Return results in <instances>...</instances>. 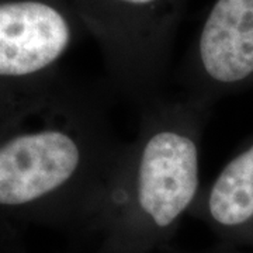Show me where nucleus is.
Here are the masks:
<instances>
[{"mask_svg": "<svg viewBox=\"0 0 253 253\" xmlns=\"http://www.w3.org/2000/svg\"><path fill=\"white\" fill-rule=\"evenodd\" d=\"M207 104L180 94L139 107L87 232L93 253H166L203 190L201 146Z\"/></svg>", "mask_w": 253, "mask_h": 253, "instance_id": "f257e3e1", "label": "nucleus"}, {"mask_svg": "<svg viewBox=\"0 0 253 253\" xmlns=\"http://www.w3.org/2000/svg\"><path fill=\"white\" fill-rule=\"evenodd\" d=\"M111 86L139 107L162 96L187 0H69Z\"/></svg>", "mask_w": 253, "mask_h": 253, "instance_id": "f03ea898", "label": "nucleus"}, {"mask_svg": "<svg viewBox=\"0 0 253 253\" xmlns=\"http://www.w3.org/2000/svg\"><path fill=\"white\" fill-rule=\"evenodd\" d=\"M224 242L253 241V144L203 187L190 211Z\"/></svg>", "mask_w": 253, "mask_h": 253, "instance_id": "20e7f679", "label": "nucleus"}, {"mask_svg": "<svg viewBox=\"0 0 253 253\" xmlns=\"http://www.w3.org/2000/svg\"><path fill=\"white\" fill-rule=\"evenodd\" d=\"M166 253H184V252H179V251H173L172 248L168 251ZM193 253H229L226 251V248H215V249H210V251H201V252H193Z\"/></svg>", "mask_w": 253, "mask_h": 253, "instance_id": "39448f33", "label": "nucleus"}, {"mask_svg": "<svg viewBox=\"0 0 253 253\" xmlns=\"http://www.w3.org/2000/svg\"><path fill=\"white\" fill-rule=\"evenodd\" d=\"M83 27L71 1L0 0V78L23 79L52 68Z\"/></svg>", "mask_w": 253, "mask_h": 253, "instance_id": "7ed1b4c3", "label": "nucleus"}, {"mask_svg": "<svg viewBox=\"0 0 253 253\" xmlns=\"http://www.w3.org/2000/svg\"><path fill=\"white\" fill-rule=\"evenodd\" d=\"M91 253H93V252H91Z\"/></svg>", "mask_w": 253, "mask_h": 253, "instance_id": "423d86ee", "label": "nucleus"}]
</instances>
